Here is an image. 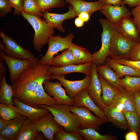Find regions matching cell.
Here are the masks:
<instances>
[{"label": "cell", "mask_w": 140, "mask_h": 140, "mask_svg": "<svg viewBox=\"0 0 140 140\" xmlns=\"http://www.w3.org/2000/svg\"><path fill=\"white\" fill-rule=\"evenodd\" d=\"M98 1H101V0H98Z\"/></svg>", "instance_id": "cell-55"}, {"label": "cell", "mask_w": 140, "mask_h": 140, "mask_svg": "<svg viewBox=\"0 0 140 140\" xmlns=\"http://www.w3.org/2000/svg\"><path fill=\"white\" fill-rule=\"evenodd\" d=\"M123 0H101L104 5L111 4L114 5L120 6Z\"/></svg>", "instance_id": "cell-47"}, {"label": "cell", "mask_w": 140, "mask_h": 140, "mask_svg": "<svg viewBox=\"0 0 140 140\" xmlns=\"http://www.w3.org/2000/svg\"><path fill=\"white\" fill-rule=\"evenodd\" d=\"M0 56L5 62L9 73L11 84L14 83L24 72L34 63L29 60H20L10 57L0 51Z\"/></svg>", "instance_id": "cell-9"}, {"label": "cell", "mask_w": 140, "mask_h": 140, "mask_svg": "<svg viewBox=\"0 0 140 140\" xmlns=\"http://www.w3.org/2000/svg\"><path fill=\"white\" fill-rule=\"evenodd\" d=\"M48 65L34 64L24 72L11 85L14 97L29 105L38 85L46 79L52 80Z\"/></svg>", "instance_id": "cell-1"}, {"label": "cell", "mask_w": 140, "mask_h": 140, "mask_svg": "<svg viewBox=\"0 0 140 140\" xmlns=\"http://www.w3.org/2000/svg\"><path fill=\"white\" fill-rule=\"evenodd\" d=\"M0 102L10 106L13 105L14 93L12 88L7 83L5 75L0 78Z\"/></svg>", "instance_id": "cell-30"}, {"label": "cell", "mask_w": 140, "mask_h": 140, "mask_svg": "<svg viewBox=\"0 0 140 140\" xmlns=\"http://www.w3.org/2000/svg\"><path fill=\"white\" fill-rule=\"evenodd\" d=\"M37 4L44 12L52 9L64 6V0H35Z\"/></svg>", "instance_id": "cell-34"}, {"label": "cell", "mask_w": 140, "mask_h": 140, "mask_svg": "<svg viewBox=\"0 0 140 140\" xmlns=\"http://www.w3.org/2000/svg\"><path fill=\"white\" fill-rule=\"evenodd\" d=\"M6 121H5L0 117V131H1L4 127Z\"/></svg>", "instance_id": "cell-51"}, {"label": "cell", "mask_w": 140, "mask_h": 140, "mask_svg": "<svg viewBox=\"0 0 140 140\" xmlns=\"http://www.w3.org/2000/svg\"><path fill=\"white\" fill-rule=\"evenodd\" d=\"M70 111L77 115L81 118L79 128H92L97 131L100 130V127L103 123L98 117L93 114L88 108L84 106L79 107L71 106Z\"/></svg>", "instance_id": "cell-11"}, {"label": "cell", "mask_w": 140, "mask_h": 140, "mask_svg": "<svg viewBox=\"0 0 140 140\" xmlns=\"http://www.w3.org/2000/svg\"><path fill=\"white\" fill-rule=\"evenodd\" d=\"M113 60L118 63L131 67L140 72V61H132L120 59Z\"/></svg>", "instance_id": "cell-43"}, {"label": "cell", "mask_w": 140, "mask_h": 140, "mask_svg": "<svg viewBox=\"0 0 140 140\" xmlns=\"http://www.w3.org/2000/svg\"><path fill=\"white\" fill-rule=\"evenodd\" d=\"M22 11L30 15L43 17L44 12L36 3L35 0H24Z\"/></svg>", "instance_id": "cell-35"}, {"label": "cell", "mask_w": 140, "mask_h": 140, "mask_svg": "<svg viewBox=\"0 0 140 140\" xmlns=\"http://www.w3.org/2000/svg\"><path fill=\"white\" fill-rule=\"evenodd\" d=\"M84 140L85 138L78 133L68 132L63 128L56 132L54 135V140Z\"/></svg>", "instance_id": "cell-38"}, {"label": "cell", "mask_w": 140, "mask_h": 140, "mask_svg": "<svg viewBox=\"0 0 140 140\" xmlns=\"http://www.w3.org/2000/svg\"><path fill=\"white\" fill-rule=\"evenodd\" d=\"M123 111L129 129L131 131L137 133L140 123L139 117L136 113L124 111Z\"/></svg>", "instance_id": "cell-37"}, {"label": "cell", "mask_w": 140, "mask_h": 140, "mask_svg": "<svg viewBox=\"0 0 140 140\" xmlns=\"http://www.w3.org/2000/svg\"><path fill=\"white\" fill-rule=\"evenodd\" d=\"M126 140H138V136L137 132L131 131L127 134L125 136Z\"/></svg>", "instance_id": "cell-46"}, {"label": "cell", "mask_w": 140, "mask_h": 140, "mask_svg": "<svg viewBox=\"0 0 140 140\" xmlns=\"http://www.w3.org/2000/svg\"><path fill=\"white\" fill-rule=\"evenodd\" d=\"M71 106L66 104H57L51 106L40 105L39 108H45L53 115L55 120L68 132L78 133L81 123L80 117L70 111Z\"/></svg>", "instance_id": "cell-3"}, {"label": "cell", "mask_w": 140, "mask_h": 140, "mask_svg": "<svg viewBox=\"0 0 140 140\" xmlns=\"http://www.w3.org/2000/svg\"><path fill=\"white\" fill-rule=\"evenodd\" d=\"M44 82L39 85L28 105L39 108V106L40 105L51 106L58 104L53 97L49 96L46 92L43 86Z\"/></svg>", "instance_id": "cell-24"}, {"label": "cell", "mask_w": 140, "mask_h": 140, "mask_svg": "<svg viewBox=\"0 0 140 140\" xmlns=\"http://www.w3.org/2000/svg\"><path fill=\"white\" fill-rule=\"evenodd\" d=\"M97 71L109 84L114 87L121 90L123 87L120 79L116 73L107 65L97 66Z\"/></svg>", "instance_id": "cell-28"}, {"label": "cell", "mask_w": 140, "mask_h": 140, "mask_svg": "<svg viewBox=\"0 0 140 140\" xmlns=\"http://www.w3.org/2000/svg\"><path fill=\"white\" fill-rule=\"evenodd\" d=\"M14 105L10 106L22 115L35 121L41 119L50 111L45 108H37L25 104L14 97L13 98Z\"/></svg>", "instance_id": "cell-13"}, {"label": "cell", "mask_w": 140, "mask_h": 140, "mask_svg": "<svg viewBox=\"0 0 140 140\" xmlns=\"http://www.w3.org/2000/svg\"><path fill=\"white\" fill-rule=\"evenodd\" d=\"M0 140H7L5 138L0 135Z\"/></svg>", "instance_id": "cell-53"}, {"label": "cell", "mask_w": 140, "mask_h": 140, "mask_svg": "<svg viewBox=\"0 0 140 140\" xmlns=\"http://www.w3.org/2000/svg\"><path fill=\"white\" fill-rule=\"evenodd\" d=\"M125 4L131 7H135L140 4V0H123L121 5Z\"/></svg>", "instance_id": "cell-45"}, {"label": "cell", "mask_w": 140, "mask_h": 140, "mask_svg": "<svg viewBox=\"0 0 140 140\" xmlns=\"http://www.w3.org/2000/svg\"><path fill=\"white\" fill-rule=\"evenodd\" d=\"M112 104L117 107L122 111L136 113L134 94L123 88L121 90Z\"/></svg>", "instance_id": "cell-23"}, {"label": "cell", "mask_w": 140, "mask_h": 140, "mask_svg": "<svg viewBox=\"0 0 140 140\" xmlns=\"http://www.w3.org/2000/svg\"><path fill=\"white\" fill-rule=\"evenodd\" d=\"M90 16L87 12H83L80 13L78 17L80 18L84 22H87L89 19Z\"/></svg>", "instance_id": "cell-48"}, {"label": "cell", "mask_w": 140, "mask_h": 140, "mask_svg": "<svg viewBox=\"0 0 140 140\" xmlns=\"http://www.w3.org/2000/svg\"><path fill=\"white\" fill-rule=\"evenodd\" d=\"M103 111L108 122L120 129H129L122 110L114 105L106 106Z\"/></svg>", "instance_id": "cell-19"}, {"label": "cell", "mask_w": 140, "mask_h": 140, "mask_svg": "<svg viewBox=\"0 0 140 140\" xmlns=\"http://www.w3.org/2000/svg\"><path fill=\"white\" fill-rule=\"evenodd\" d=\"M100 11L106 19L115 25L123 18L131 15V12L125 5L116 6L107 4L104 5Z\"/></svg>", "instance_id": "cell-18"}, {"label": "cell", "mask_w": 140, "mask_h": 140, "mask_svg": "<svg viewBox=\"0 0 140 140\" xmlns=\"http://www.w3.org/2000/svg\"><path fill=\"white\" fill-rule=\"evenodd\" d=\"M69 49L76 58L85 63L92 62V54L85 48L72 43Z\"/></svg>", "instance_id": "cell-32"}, {"label": "cell", "mask_w": 140, "mask_h": 140, "mask_svg": "<svg viewBox=\"0 0 140 140\" xmlns=\"http://www.w3.org/2000/svg\"><path fill=\"white\" fill-rule=\"evenodd\" d=\"M102 88V100L106 106L111 105L120 92V90L114 87L98 73Z\"/></svg>", "instance_id": "cell-27"}, {"label": "cell", "mask_w": 140, "mask_h": 140, "mask_svg": "<svg viewBox=\"0 0 140 140\" xmlns=\"http://www.w3.org/2000/svg\"><path fill=\"white\" fill-rule=\"evenodd\" d=\"M97 65L92 62L91 66V80L87 89L88 94L95 104L103 111L106 106L102 99V88L97 71Z\"/></svg>", "instance_id": "cell-14"}, {"label": "cell", "mask_w": 140, "mask_h": 140, "mask_svg": "<svg viewBox=\"0 0 140 140\" xmlns=\"http://www.w3.org/2000/svg\"><path fill=\"white\" fill-rule=\"evenodd\" d=\"M116 31L124 37L137 43L140 42V36L132 18L125 17L115 25Z\"/></svg>", "instance_id": "cell-17"}, {"label": "cell", "mask_w": 140, "mask_h": 140, "mask_svg": "<svg viewBox=\"0 0 140 140\" xmlns=\"http://www.w3.org/2000/svg\"><path fill=\"white\" fill-rule=\"evenodd\" d=\"M128 60L140 61V42L136 44L131 49L128 55Z\"/></svg>", "instance_id": "cell-39"}, {"label": "cell", "mask_w": 140, "mask_h": 140, "mask_svg": "<svg viewBox=\"0 0 140 140\" xmlns=\"http://www.w3.org/2000/svg\"><path fill=\"white\" fill-rule=\"evenodd\" d=\"M139 92L140 93V89L139 91Z\"/></svg>", "instance_id": "cell-54"}, {"label": "cell", "mask_w": 140, "mask_h": 140, "mask_svg": "<svg viewBox=\"0 0 140 140\" xmlns=\"http://www.w3.org/2000/svg\"><path fill=\"white\" fill-rule=\"evenodd\" d=\"M120 80L123 87L133 94L140 89V77L126 75Z\"/></svg>", "instance_id": "cell-33"}, {"label": "cell", "mask_w": 140, "mask_h": 140, "mask_svg": "<svg viewBox=\"0 0 140 140\" xmlns=\"http://www.w3.org/2000/svg\"><path fill=\"white\" fill-rule=\"evenodd\" d=\"M131 13L133 17V20L140 36V4L132 9Z\"/></svg>", "instance_id": "cell-42"}, {"label": "cell", "mask_w": 140, "mask_h": 140, "mask_svg": "<svg viewBox=\"0 0 140 140\" xmlns=\"http://www.w3.org/2000/svg\"><path fill=\"white\" fill-rule=\"evenodd\" d=\"M99 21L103 29L101 34L102 45L98 51L92 54V62L97 66L104 64L109 56L111 40L115 31V24L106 19L100 18Z\"/></svg>", "instance_id": "cell-5"}, {"label": "cell", "mask_w": 140, "mask_h": 140, "mask_svg": "<svg viewBox=\"0 0 140 140\" xmlns=\"http://www.w3.org/2000/svg\"><path fill=\"white\" fill-rule=\"evenodd\" d=\"M46 79L44 82L43 86L46 93L52 96L58 102V104H66L71 106H73V99L67 95L65 90L62 87V84L59 81L52 82Z\"/></svg>", "instance_id": "cell-10"}, {"label": "cell", "mask_w": 140, "mask_h": 140, "mask_svg": "<svg viewBox=\"0 0 140 140\" xmlns=\"http://www.w3.org/2000/svg\"><path fill=\"white\" fill-rule=\"evenodd\" d=\"M52 80L59 81L65 88L68 96L73 99L82 90L87 89L89 86L91 80V75H86L82 80L71 81L65 79V75L61 74H51Z\"/></svg>", "instance_id": "cell-8"}, {"label": "cell", "mask_w": 140, "mask_h": 140, "mask_svg": "<svg viewBox=\"0 0 140 140\" xmlns=\"http://www.w3.org/2000/svg\"><path fill=\"white\" fill-rule=\"evenodd\" d=\"M73 99L74 106L79 107L84 106L93 112L103 123L108 122L103 111L95 104L89 95L87 89L81 91Z\"/></svg>", "instance_id": "cell-12"}, {"label": "cell", "mask_w": 140, "mask_h": 140, "mask_svg": "<svg viewBox=\"0 0 140 140\" xmlns=\"http://www.w3.org/2000/svg\"><path fill=\"white\" fill-rule=\"evenodd\" d=\"M84 63H85L83 61L76 58L68 48L62 51L60 54L53 57L48 65L60 67L71 65Z\"/></svg>", "instance_id": "cell-25"}, {"label": "cell", "mask_w": 140, "mask_h": 140, "mask_svg": "<svg viewBox=\"0 0 140 140\" xmlns=\"http://www.w3.org/2000/svg\"><path fill=\"white\" fill-rule=\"evenodd\" d=\"M92 62L83 64L71 65L60 67L49 66V69L52 74L66 75L73 73H80L91 75Z\"/></svg>", "instance_id": "cell-22"}, {"label": "cell", "mask_w": 140, "mask_h": 140, "mask_svg": "<svg viewBox=\"0 0 140 140\" xmlns=\"http://www.w3.org/2000/svg\"><path fill=\"white\" fill-rule=\"evenodd\" d=\"M68 12L63 14L50 13L48 11L44 13L43 17L46 22L51 26L57 28L62 32H64L65 29L62 24L65 20L73 18L78 16L74 12L72 6H68Z\"/></svg>", "instance_id": "cell-16"}, {"label": "cell", "mask_w": 140, "mask_h": 140, "mask_svg": "<svg viewBox=\"0 0 140 140\" xmlns=\"http://www.w3.org/2000/svg\"><path fill=\"white\" fill-rule=\"evenodd\" d=\"M78 132L86 140H116L117 137L110 134L101 135L92 128H78Z\"/></svg>", "instance_id": "cell-31"}, {"label": "cell", "mask_w": 140, "mask_h": 140, "mask_svg": "<svg viewBox=\"0 0 140 140\" xmlns=\"http://www.w3.org/2000/svg\"><path fill=\"white\" fill-rule=\"evenodd\" d=\"M11 6L13 8L14 16L21 15L23 10V7L24 0H8Z\"/></svg>", "instance_id": "cell-41"}, {"label": "cell", "mask_w": 140, "mask_h": 140, "mask_svg": "<svg viewBox=\"0 0 140 140\" xmlns=\"http://www.w3.org/2000/svg\"><path fill=\"white\" fill-rule=\"evenodd\" d=\"M10 105L4 103L0 104V117L5 121H9L22 116Z\"/></svg>", "instance_id": "cell-36"}, {"label": "cell", "mask_w": 140, "mask_h": 140, "mask_svg": "<svg viewBox=\"0 0 140 140\" xmlns=\"http://www.w3.org/2000/svg\"><path fill=\"white\" fill-rule=\"evenodd\" d=\"M83 0L86 1V0Z\"/></svg>", "instance_id": "cell-56"}, {"label": "cell", "mask_w": 140, "mask_h": 140, "mask_svg": "<svg viewBox=\"0 0 140 140\" xmlns=\"http://www.w3.org/2000/svg\"><path fill=\"white\" fill-rule=\"evenodd\" d=\"M21 15L31 25L34 31L32 41L34 49L41 53L43 47L53 35L55 28L50 26L41 17L27 14L23 11Z\"/></svg>", "instance_id": "cell-2"}, {"label": "cell", "mask_w": 140, "mask_h": 140, "mask_svg": "<svg viewBox=\"0 0 140 140\" xmlns=\"http://www.w3.org/2000/svg\"><path fill=\"white\" fill-rule=\"evenodd\" d=\"M66 3L70 4L78 16L81 13H87L90 16L95 11L100 10L104 5L101 1L88 2L83 0H64Z\"/></svg>", "instance_id": "cell-20"}, {"label": "cell", "mask_w": 140, "mask_h": 140, "mask_svg": "<svg viewBox=\"0 0 140 140\" xmlns=\"http://www.w3.org/2000/svg\"><path fill=\"white\" fill-rule=\"evenodd\" d=\"M84 22L82 20L78 17L76 18L75 20V24L77 27H80L82 26Z\"/></svg>", "instance_id": "cell-49"}, {"label": "cell", "mask_w": 140, "mask_h": 140, "mask_svg": "<svg viewBox=\"0 0 140 140\" xmlns=\"http://www.w3.org/2000/svg\"><path fill=\"white\" fill-rule=\"evenodd\" d=\"M34 122L38 131L43 132L46 138L49 140H54L55 134L63 128L56 121L50 111L41 119Z\"/></svg>", "instance_id": "cell-15"}, {"label": "cell", "mask_w": 140, "mask_h": 140, "mask_svg": "<svg viewBox=\"0 0 140 140\" xmlns=\"http://www.w3.org/2000/svg\"><path fill=\"white\" fill-rule=\"evenodd\" d=\"M111 68L121 79L123 76L129 75L140 77V72L129 66L118 63L108 57L105 63Z\"/></svg>", "instance_id": "cell-26"}, {"label": "cell", "mask_w": 140, "mask_h": 140, "mask_svg": "<svg viewBox=\"0 0 140 140\" xmlns=\"http://www.w3.org/2000/svg\"><path fill=\"white\" fill-rule=\"evenodd\" d=\"M136 113L140 118V93L138 91L134 93Z\"/></svg>", "instance_id": "cell-44"}, {"label": "cell", "mask_w": 140, "mask_h": 140, "mask_svg": "<svg viewBox=\"0 0 140 140\" xmlns=\"http://www.w3.org/2000/svg\"><path fill=\"white\" fill-rule=\"evenodd\" d=\"M74 36L70 33L64 37L60 35H52L50 38L48 42V50L45 54L40 60V63L43 65H48L54 56L61 51L69 48L72 43Z\"/></svg>", "instance_id": "cell-6"}, {"label": "cell", "mask_w": 140, "mask_h": 140, "mask_svg": "<svg viewBox=\"0 0 140 140\" xmlns=\"http://www.w3.org/2000/svg\"><path fill=\"white\" fill-rule=\"evenodd\" d=\"M38 131L35 122L27 118L13 140H35Z\"/></svg>", "instance_id": "cell-29"}, {"label": "cell", "mask_w": 140, "mask_h": 140, "mask_svg": "<svg viewBox=\"0 0 140 140\" xmlns=\"http://www.w3.org/2000/svg\"><path fill=\"white\" fill-rule=\"evenodd\" d=\"M11 6L8 0H0V17H5L9 12H12Z\"/></svg>", "instance_id": "cell-40"}, {"label": "cell", "mask_w": 140, "mask_h": 140, "mask_svg": "<svg viewBox=\"0 0 140 140\" xmlns=\"http://www.w3.org/2000/svg\"><path fill=\"white\" fill-rule=\"evenodd\" d=\"M47 139L45 137L43 132L38 131L35 138V140H44Z\"/></svg>", "instance_id": "cell-50"}, {"label": "cell", "mask_w": 140, "mask_h": 140, "mask_svg": "<svg viewBox=\"0 0 140 140\" xmlns=\"http://www.w3.org/2000/svg\"><path fill=\"white\" fill-rule=\"evenodd\" d=\"M137 43L124 37L115 30L111 40L110 57L113 59L128 60L130 51Z\"/></svg>", "instance_id": "cell-7"}, {"label": "cell", "mask_w": 140, "mask_h": 140, "mask_svg": "<svg viewBox=\"0 0 140 140\" xmlns=\"http://www.w3.org/2000/svg\"><path fill=\"white\" fill-rule=\"evenodd\" d=\"M0 36L2 41V43H0L1 52L10 57L16 59L30 60L35 64L40 62V60L30 51L23 48L2 30L0 31Z\"/></svg>", "instance_id": "cell-4"}, {"label": "cell", "mask_w": 140, "mask_h": 140, "mask_svg": "<svg viewBox=\"0 0 140 140\" xmlns=\"http://www.w3.org/2000/svg\"><path fill=\"white\" fill-rule=\"evenodd\" d=\"M137 135L138 136V139H140V123L139 124V128L137 132Z\"/></svg>", "instance_id": "cell-52"}, {"label": "cell", "mask_w": 140, "mask_h": 140, "mask_svg": "<svg viewBox=\"0 0 140 140\" xmlns=\"http://www.w3.org/2000/svg\"><path fill=\"white\" fill-rule=\"evenodd\" d=\"M28 118L23 116L9 121H6L0 135L7 140H13L19 133L26 120Z\"/></svg>", "instance_id": "cell-21"}]
</instances>
